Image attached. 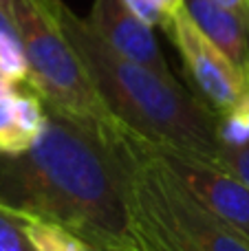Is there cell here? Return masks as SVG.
<instances>
[{
  "mask_svg": "<svg viewBox=\"0 0 249 251\" xmlns=\"http://www.w3.org/2000/svg\"><path fill=\"white\" fill-rule=\"evenodd\" d=\"M86 22L117 53L166 75V77L176 79L157 38H154V26L135 16L124 0H93Z\"/></svg>",
  "mask_w": 249,
  "mask_h": 251,
  "instance_id": "cell-7",
  "label": "cell"
},
{
  "mask_svg": "<svg viewBox=\"0 0 249 251\" xmlns=\"http://www.w3.org/2000/svg\"><path fill=\"white\" fill-rule=\"evenodd\" d=\"M216 165L229 170L245 185H249V141L238 148H221L216 154Z\"/></svg>",
  "mask_w": 249,
  "mask_h": 251,
  "instance_id": "cell-13",
  "label": "cell"
},
{
  "mask_svg": "<svg viewBox=\"0 0 249 251\" xmlns=\"http://www.w3.org/2000/svg\"><path fill=\"white\" fill-rule=\"evenodd\" d=\"M9 2H11V0H0V4H4V7H9Z\"/></svg>",
  "mask_w": 249,
  "mask_h": 251,
  "instance_id": "cell-17",
  "label": "cell"
},
{
  "mask_svg": "<svg viewBox=\"0 0 249 251\" xmlns=\"http://www.w3.org/2000/svg\"><path fill=\"white\" fill-rule=\"evenodd\" d=\"M13 29H18V26L13 22L11 11H9V7L0 4V31H13Z\"/></svg>",
  "mask_w": 249,
  "mask_h": 251,
  "instance_id": "cell-16",
  "label": "cell"
},
{
  "mask_svg": "<svg viewBox=\"0 0 249 251\" xmlns=\"http://www.w3.org/2000/svg\"><path fill=\"white\" fill-rule=\"evenodd\" d=\"M0 205L60 223L95 251H139L106 134L51 108L38 143L0 152Z\"/></svg>",
  "mask_w": 249,
  "mask_h": 251,
  "instance_id": "cell-1",
  "label": "cell"
},
{
  "mask_svg": "<svg viewBox=\"0 0 249 251\" xmlns=\"http://www.w3.org/2000/svg\"><path fill=\"white\" fill-rule=\"evenodd\" d=\"M214 2H219L221 7L229 9V11H234L249 25V0H214Z\"/></svg>",
  "mask_w": 249,
  "mask_h": 251,
  "instance_id": "cell-14",
  "label": "cell"
},
{
  "mask_svg": "<svg viewBox=\"0 0 249 251\" xmlns=\"http://www.w3.org/2000/svg\"><path fill=\"white\" fill-rule=\"evenodd\" d=\"M124 2L144 22H148L150 26H159L163 31L170 26L172 18L183 7V0H124Z\"/></svg>",
  "mask_w": 249,
  "mask_h": 251,
  "instance_id": "cell-12",
  "label": "cell"
},
{
  "mask_svg": "<svg viewBox=\"0 0 249 251\" xmlns=\"http://www.w3.org/2000/svg\"><path fill=\"white\" fill-rule=\"evenodd\" d=\"M197 26L243 71L249 75V25L234 11L214 0H183Z\"/></svg>",
  "mask_w": 249,
  "mask_h": 251,
  "instance_id": "cell-9",
  "label": "cell"
},
{
  "mask_svg": "<svg viewBox=\"0 0 249 251\" xmlns=\"http://www.w3.org/2000/svg\"><path fill=\"white\" fill-rule=\"evenodd\" d=\"M49 124V108L29 86L0 100V152H22L38 143Z\"/></svg>",
  "mask_w": 249,
  "mask_h": 251,
  "instance_id": "cell-8",
  "label": "cell"
},
{
  "mask_svg": "<svg viewBox=\"0 0 249 251\" xmlns=\"http://www.w3.org/2000/svg\"><path fill=\"white\" fill-rule=\"evenodd\" d=\"M26 231L38 251H95L86 240L60 223L29 216Z\"/></svg>",
  "mask_w": 249,
  "mask_h": 251,
  "instance_id": "cell-10",
  "label": "cell"
},
{
  "mask_svg": "<svg viewBox=\"0 0 249 251\" xmlns=\"http://www.w3.org/2000/svg\"><path fill=\"white\" fill-rule=\"evenodd\" d=\"M9 11L25 47L29 79L47 108L100 132L122 126L101 101L77 49L42 0H11Z\"/></svg>",
  "mask_w": 249,
  "mask_h": 251,
  "instance_id": "cell-4",
  "label": "cell"
},
{
  "mask_svg": "<svg viewBox=\"0 0 249 251\" xmlns=\"http://www.w3.org/2000/svg\"><path fill=\"white\" fill-rule=\"evenodd\" d=\"M166 33L181 55L190 93L216 117L234 108L249 93V75L199 29L185 4L172 18Z\"/></svg>",
  "mask_w": 249,
  "mask_h": 251,
  "instance_id": "cell-5",
  "label": "cell"
},
{
  "mask_svg": "<svg viewBox=\"0 0 249 251\" xmlns=\"http://www.w3.org/2000/svg\"><path fill=\"white\" fill-rule=\"evenodd\" d=\"M42 2L77 49L101 101L124 128L159 148L216 163V115L190 88L117 53L64 0Z\"/></svg>",
  "mask_w": 249,
  "mask_h": 251,
  "instance_id": "cell-2",
  "label": "cell"
},
{
  "mask_svg": "<svg viewBox=\"0 0 249 251\" xmlns=\"http://www.w3.org/2000/svg\"><path fill=\"white\" fill-rule=\"evenodd\" d=\"M154 150L207 209L249 238V185L216 163L159 146Z\"/></svg>",
  "mask_w": 249,
  "mask_h": 251,
  "instance_id": "cell-6",
  "label": "cell"
},
{
  "mask_svg": "<svg viewBox=\"0 0 249 251\" xmlns=\"http://www.w3.org/2000/svg\"><path fill=\"white\" fill-rule=\"evenodd\" d=\"M139 251H249V238L207 209L163 163L154 146L124 126L106 132Z\"/></svg>",
  "mask_w": 249,
  "mask_h": 251,
  "instance_id": "cell-3",
  "label": "cell"
},
{
  "mask_svg": "<svg viewBox=\"0 0 249 251\" xmlns=\"http://www.w3.org/2000/svg\"><path fill=\"white\" fill-rule=\"evenodd\" d=\"M20 86H25V84H18V82H13L11 77H7L4 73H0V100L7 97V95H11V93L18 91Z\"/></svg>",
  "mask_w": 249,
  "mask_h": 251,
  "instance_id": "cell-15",
  "label": "cell"
},
{
  "mask_svg": "<svg viewBox=\"0 0 249 251\" xmlns=\"http://www.w3.org/2000/svg\"><path fill=\"white\" fill-rule=\"evenodd\" d=\"M29 216L0 205V251H38L26 231Z\"/></svg>",
  "mask_w": 249,
  "mask_h": 251,
  "instance_id": "cell-11",
  "label": "cell"
}]
</instances>
